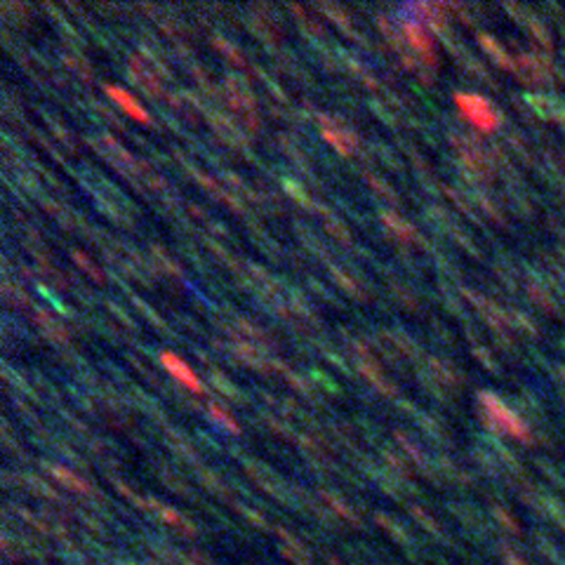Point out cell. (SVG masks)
<instances>
[{"mask_svg":"<svg viewBox=\"0 0 565 565\" xmlns=\"http://www.w3.org/2000/svg\"><path fill=\"white\" fill-rule=\"evenodd\" d=\"M481 410L485 422L490 424L494 431L514 436V438H528L530 429L526 427V422H523L511 407H506L494 393H488V391L481 393Z\"/></svg>","mask_w":565,"mask_h":565,"instance_id":"cell-1","label":"cell"},{"mask_svg":"<svg viewBox=\"0 0 565 565\" xmlns=\"http://www.w3.org/2000/svg\"><path fill=\"white\" fill-rule=\"evenodd\" d=\"M455 104L459 113L474 127H479L481 132H492L499 127V111L490 99L481 95H469V92H459L455 97Z\"/></svg>","mask_w":565,"mask_h":565,"instance_id":"cell-2","label":"cell"},{"mask_svg":"<svg viewBox=\"0 0 565 565\" xmlns=\"http://www.w3.org/2000/svg\"><path fill=\"white\" fill-rule=\"evenodd\" d=\"M320 130H323V137L335 147L340 154H351L356 149V137H353L351 130H346L344 125L335 123L330 118H320Z\"/></svg>","mask_w":565,"mask_h":565,"instance_id":"cell-3","label":"cell"},{"mask_svg":"<svg viewBox=\"0 0 565 565\" xmlns=\"http://www.w3.org/2000/svg\"><path fill=\"white\" fill-rule=\"evenodd\" d=\"M160 363L165 365V370L170 372V375L177 380L179 384H184L186 389H191V391H201V380H198V375L194 370L189 368V365L184 363L182 358L177 356V353H170V351H165L160 356Z\"/></svg>","mask_w":565,"mask_h":565,"instance_id":"cell-4","label":"cell"},{"mask_svg":"<svg viewBox=\"0 0 565 565\" xmlns=\"http://www.w3.org/2000/svg\"><path fill=\"white\" fill-rule=\"evenodd\" d=\"M405 38L407 43L415 48L424 59H434V38L429 36V31L419 19H407L405 21Z\"/></svg>","mask_w":565,"mask_h":565,"instance_id":"cell-5","label":"cell"},{"mask_svg":"<svg viewBox=\"0 0 565 565\" xmlns=\"http://www.w3.org/2000/svg\"><path fill=\"white\" fill-rule=\"evenodd\" d=\"M106 92H109V97L113 99V102L118 104V106L123 109L132 120H137V123H149L147 109H144L142 104H139L127 90H123V87H118V85H109Z\"/></svg>","mask_w":565,"mask_h":565,"instance_id":"cell-6","label":"cell"},{"mask_svg":"<svg viewBox=\"0 0 565 565\" xmlns=\"http://www.w3.org/2000/svg\"><path fill=\"white\" fill-rule=\"evenodd\" d=\"M212 417H214V419H219V422L224 424V427H229L231 434H238V424H236L231 417H226V412H221L219 407H212Z\"/></svg>","mask_w":565,"mask_h":565,"instance_id":"cell-7","label":"cell"}]
</instances>
